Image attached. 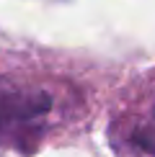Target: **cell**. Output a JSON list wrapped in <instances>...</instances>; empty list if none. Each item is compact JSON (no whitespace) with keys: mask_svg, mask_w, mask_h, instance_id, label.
<instances>
[{"mask_svg":"<svg viewBox=\"0 0 155 157\" xmlns=\"http://www.w3.org/2000/svg\"><path fill=\"white\" fill-rule=\"evenodd\" d=\"M54 98L47 90L0 77V147H29L42 136Z\"/></svg>","mask_w":155,"mask_h":157,"instance_id":"6da1fadb","label":"cell"},{"mask_svg":"<svg viewBox=\"0 0 155 157\" xmlns=\"http://www.w3.org/2000/svg\"><path fill=\"white\" fill-rule=\"evenodd\" d=\"M132 142L137 147H142V152L155 157V103L147 111V116L137 124V129L132 132Z\"/></svg>","mask_w":155,"mask_h":157,"instance_id":"7a4b0ae2","label":"cell"}]
</instances>
